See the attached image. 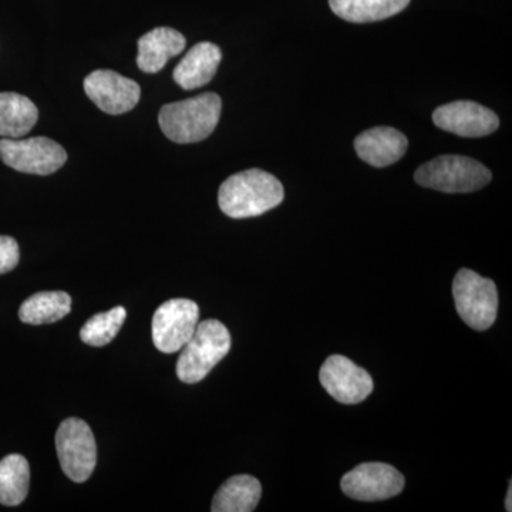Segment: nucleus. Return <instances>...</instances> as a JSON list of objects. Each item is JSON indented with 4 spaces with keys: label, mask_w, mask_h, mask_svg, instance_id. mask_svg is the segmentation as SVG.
<instances>
[{
    "label": "nucleus",
    "mask_w": 512,
    "mask_h": 512,
    "mask_svg": "<svg viewBox=\"0 0 512 512\" xmlns=\"http://www.w3.org/2000/svg\"><path fill=\"white\" fill-rule=\"evenodd\" d=\"M187 40L171 28H156L138 39L137 66L144 73H158L171 57L184 52Z\"/></svg>",
    "instance_id": "2eb2a0df"
},
{
    "label": "nucleus",
    "mask_w": 512,
    "mask_h": 512,
    "mask_svg": "<svg viewBox=\"0 0 512 512\" xmlns=\"http://www.w3.org/2000/svg\"><path fill=\"white\" fill-rule=\"evenodd\" d=\"M19 259L20 251L16 239L0 235V275L13 271L18 266Z\"/></svg>",
    "instance_id": "4be33fe9"
},
{
    "label": "nucleus",
    "mask_w": 512,
    "mask_h": 512,
    "mask_svg": "<svg viewBox=\"0 0 512 512\" xmlns=\"http://www.w3.org/2000/svg\"><path fill=\"white\" fill-rule=\"evenodd\" d=\"M39 120L32 100L18 93H0V137L22 138Z\"/></svg>",
    "instance_id": "f3484780"
},
{
    "label": "nucleus",
    "mask_w": 512,
    "mask_h": 512,
    "mask_svg": "<svg viewBox=\"0 0 512 512\" xmlns=\"http://www.w3.org/2000/svg\"><path fill=\"white\" fill-rule=\"evenodd\" d=\"M30 467L20 454H9L0 460V504L16 507L29 493Z\"/></svg>",
    "instance_id": "aec40b11"
},
{
    "label": "nucleus",
    "mask_w": 512,
    "mask_h": 512,
    "mask_svg": "<svg viewBox=\"0 0 512 512\" xmlns=\"http://www.w3.org/2000/svg\"><path fill=\"white\" fill-rule=\"evenodd\" d=\"M453 298L458 316L471 329L483 332L494 325L498 312V292L491 279L471 269H460L453 282Z\"/></svg>",
    "instance_id": "39448f33"
},
{
    "label": "nucleus",
    "mask_w": 512,
    "mask_h": 512,
    "mask_svg": "<svg viewBox=\"0 0 512 512\" xmlns=\"http://www.w3.org/2000/svg\"><path fill=\"white\" fill-rule=\"evenodd\" d=\"M221 111V97L217 93H204L165 104L158 114V123L165 137L173 143H200L214 133L220 123Z\"/></svg>",
    "instance_id": "f03ea898"
},
{
    "label": "nucleus",
    "mask_w": 512,
    "mask_h": 512,
    "mask_svg": "<svg viewBox=\"0 0 512 512\" xmlns=\"http://www.w3.org/2000/svg\"><path fill=\"white\" fill-rule=\"evenodd\" d=\"M410 0H329L330 9L350 23H372L403 12Z\"/></svg>",
    "instance_id": "a211bd4d"
},
{
    "label": "nucleus",
    "mask_w": 512,
    "mask_h": 512,
    "mask_svg": "<svg viewBox=\"0 0 512 512\" xmlns=\"http://www.w3.org/2000/svg\"><path fill=\"white\" fill-rule=\"evenodd\" d=\"M493 174L485 165L464 156H440L424 163L414 173L416 183L424 188L464 194L481 190L490 184Z\"/></svg>",
    "instance_id": "20e7f679"
},
{
    "label": "nucleus",
    "mask_w": 512,
    "mask_h": 512,
    "mask_svg": "<svg viewBox=\"0 0 512 512\" xmlns=\"http://www.w3.org/2000/svg\"><path fill=\"white\" fill-rule=\"evenodd\" d=\"M89 99L104 113L120 116L137 106L141 89L134 80L113 70H96L84 79Z\"/></svg>",
    "instance_id": "9b49d317"
},
{
    "label": "nucleus",
    "mask_w": 512,
    "mask_h": 512,
    "mask_svg": "<svg viewBox=\"0 0 512 512\" xmlns=\"http://www.w3.org/2000/svg\"><path fill=\"white\" fill-rule=\"evenodd\" d=\"M407 146V137L393 127L370 128L355 140L357 156L377 168L389 167L402 160Z\"/></svg>",
    "instance_id": "ddd939ff"
},
{
    "label": "nucleus",
    "mask_w": 512,
    "mask_h": 512,
    "mask_svg": "<svg viewBox=\"0 0 512 512\" xmlns=\"http://www.w3.org/2000/svg\"><path fill=\"white\" fill-rule=\"evenodd\" d=\"M0 160L19 173L50 175L63 167L67 153L52 138H5L0 140Z\"/></svg>",
    "instance_id": "0eeeda50"
},
{
    "label": "nucleus",
    "mask_w": 512,
    "mask_h": 512,
    "mask_svg": "<svg viewBox=\"0 0 512 512\" xmlns=\"http://www.w3.org/2000/svg\"><path fill=\"white\" fill-rule=\"evenodd\" d=\"M403 474L384 463H363L343 476L340 481L343 493L357 501H382L402 493Z\"/></svg>",
    "instance_id": "1a4fd4ad"
},
{
    "label": "nucleus",
    "mask_w": 512,
    "mask_h": 512,
    "mask_svg": "<svg viewBox=\"0 0 512 512\" xmlns=\"http://www.w3.org/2000/svg\"><path fill=\"white\" fill-rule=\"evenodd\" d=\"M200 323V308L190 299L164 302L153 316L154 346L163 353L180 352Z\"/></svg>",
    "instance_id": "6e6552de"
},
{
    "label": "nucleus",
    "mask_w": 512,
    "mask_h": 512,
    "mask_svg": "<svg viewBox=\"0 0 512 512\" xmlns=\"http://www.w3.org/2000/svg\"><path fill=\"white\" fill-rule=\"evenodd\" d=\"M433 121L441 130L466 138L490 136L500 127V120L493 110L464 100L434 110Z\"/></svg>",
    "instance_id": "f8f14e48"
},
{
    "label": "nucleus",
    "mask_w": 512,
    "mask_h": 512,
    "mask_svg": "<svg viewBox=\"0 0 512 512\" xmlns=\"http://www.w3.org/2000/svg\"><path fill=\"white\" fill-rule=\"evenodd\" d=\"M126 318L127 311L123 306H116L111 311L97 313L84 323L80 330V339L86 345L94 346V348L109 345L120 332Z\"/></svg>",
    "instance_id": "412c9836"
},
{
    "label": "nucleus",
    "mask_w": 512,
    "mask_h": 512,
    "mask_svg": "<svg viewBox=\"0 0 512 512\" xmlns=\"http://www.w3.org/2000/svg\"><path fill=\"white\" fill-rule=\"evenodd\" d=\"M56 450L64 474L74 483H84L97 464V447L93 431L82 419L70 417L56 433Z\"/></svg>",
    "instance_id": "423d86ee"
},
{
    "label": "nucleus",
    "mask_w": 512,
    "mask_h": 512,
    "mask_svg": "<svg viewBox=\"0 0 512 512\" xmlns=\"http://www.w3.org/2000/svg\"><path fill=\"white\" fill-rule=\"evenodd\" d=\"M319 379L323 389L342 404L365 402L373 392L372 376L342 355L329 356L325 360L320 367Z\"/></svg>",
    "instance_id": "9d476101"
},
{
    "label": "nucleus",
    "mask_w": 512,
    "mask_h": 512,
    "mask_svg": "<svg viewBox=\"0 0 512 512\" xmlns=\"http://www.w3.org/2000/svg\"><path fill=\"white\" fill-rule=\"evenodd\" d=\"M221 60L220 47L211 42L197 43L175 67V83L184 90L200 89L214 79Z\"/></svg>",
    "instance_id": "4468645a"
},
{
    "label": "nucleus",
    "mask_w": 512,
    "mask_h": 512,
    "mask_svg": "<svg viewBox=\"0 0 512 512\" xmlns=\"http://www.w3.org/2000/svg\"><path fill=\"white\" fill-rule=\"evenodd\" d=\"M229 350L231 335L220 320L208 319L198 323L194 335L185 343L178 357V379L188 384L201 382L228 355Z\"/></svg>",
    "instance_id": "7ed1b4c3"
},
{
    "label": "nucleus",
    "mask_w": 512,
    "mask_h": 512,
    "mask_svg": "<svg viewBox=\"0 0 512 512\" xmlns=\"http://www.w3.org/2000/svg\"><path fill=\"white\" fill-rule=\"evenodd\" d=\"M505 510L508 512L512 511V483L510 481V487H508L507 498H505Z\"/></svg>",
    "instance_id": "5701e85b"
},
{
    "label": "nucleus",
    "mask_w": 512,
    "mask_h": 512,
    "mask_svg": "<svg viewBox=\"0 0 512 512\" xmlns=\"http://www.w3.org/2000/svg\"><path fill=\"white\" fill-rule=\"evenodd\" d=\"M261 483L248 474L234 476L221 485L212 500V512H251L261 500Z\"/></svg>",
    "instance_id": "dca6fc26"
},
{
    "label": "nucleus",
    "mask_w": 512,
    "mask_h": 512,
    "mask_svg": "<svg viewBox=\"0 0 512 512\" xmlns=\"http://www.w3.org/2000/svg\"><path fill=\"white\" fill-rule=\"evenodd\" d=\"M72 311V298L62 291L39 292L30 296L19 309V318L26 325H49L59 322Z\"/></svg>",
    "instance_id": "6ab92c4d"
},
{
    "label": "nucleus",
    "mask_w": 512,
    "mask_h": 512,
    "mask_svg": "<svg viewBox=\"0 0 512 512\" xmlns=\"http://www.w3.org/2000/svg\"><path fill=\"white\" fill-rule=\"evenodd\" d=\"M281 181L266 171L252 168L231 175L218 191L221 211L234 220L259 217L284 201Z\"/></svg>",
    "instance_id": "f257e3e1"
}]
</instances>
